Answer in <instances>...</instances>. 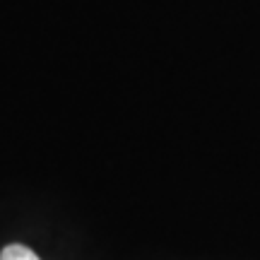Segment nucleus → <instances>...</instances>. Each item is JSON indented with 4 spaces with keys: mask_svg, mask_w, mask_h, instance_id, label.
Listing matches in <instances>:
<instances>
[{
    "mask_svg": "<svg viewBox=\"0 0 260 260\" xmlns=\"http://www.w3.org/2000/svg\"><path fill=\"white\" fill-rule=\"evenodd\" d=\"M0 260H41V258L31 248L22 246V243H10V246H5L0 251Z\"/></svg>",
    "mask_w": 260,
    "mask_h": 260,
    "instance_id": "1",
    "label": "nucleus"
}]
</instances>
